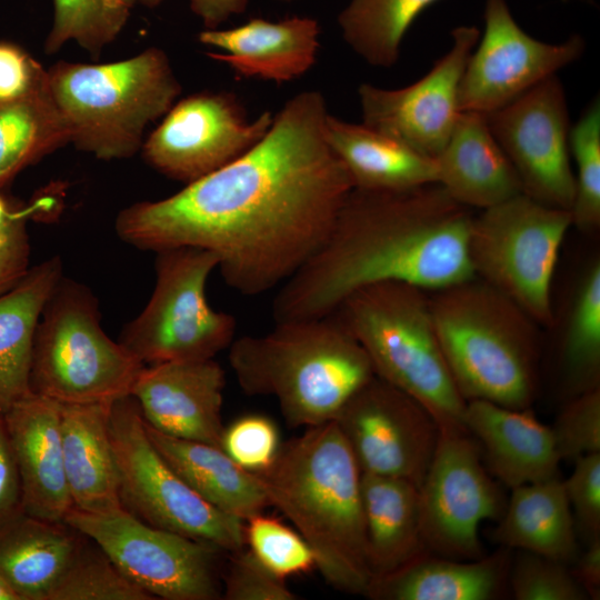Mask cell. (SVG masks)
<instances>
[{"instance_id":"cell-47","label":"cell","mask_w":600,"mask_h":600,"mask_svg":"<svg viewBox=\"0 0 600 600\" xmlns=\"http://www.w3.org/2000/svg\"><path fill=\"white\" fill-rule=\"evenodd\" d=\"M571 572L589 599L600 598V538L587 543L586 551L578 556Z\"/></svg>"},{"instance_id":"cell-40","label":"cell","mask_w":600,"mask_h":600,"mask_svg":"<svg viewBox=\"0 0 600 600\" xmlns=\"http://www.w3.org/2000/svg\"><path fill=\"white\" fill-rule=\"evenodd\" d=\"M550 428L561 461L600 452V388L569 398Z\"/></svg>"},{"instance_id":"cell-2","label":"cell","mask_w":600,"mask_h":600,"mask_svg":"<svg viewBox=\"0 0 600 600\" xmlns=\"http://www.w3.org/2000/svg\"><path fill=\"white\" fill-rule=\"evenodd\" d=\"M473 217L436 182L353 188L326 242L280 286L273 321L329 316L349 294L373 283L436 291L476 277L468 251Z\"/></svg>"},{"instance_id":"cell-46","label":"cell","mask_w":600,"mask_h":600,"mask_svg":"<svg viewBox=\"0 0 600 600\" xmlns=\"http://www.w3.org/2000/svg\"><path fill=\"white\" fill-rule=\"evenodd\" d=\"M21 509L18 466L4 418L0 412V523Z\"/></svg>"},{"instance_id":"cell-10","label":"cell","mask_w":600,"mask_h":600,"mask_svg":"<svg viewBox=\"0 0 600 600\" xmlns=\"http://www.w3.org/2000/svg\"><path fill=\"white\" fill-rule=\"evenodd\" d=\"M217 268V257L206 249L157 251L152 294L118 341L144 366L213 359L228 349L237 321L214 310L206 296L207 281Z\"/></svg>"},{"instance_id":"cell-45","label":"cell","mask_w":600,"mask_h":600,"mask_svg":"<svg viewBox=\"0 0 600 600\" xmlns=\"http://www.w3.org/2000/svg\"><path fill=\"white\" fill-rule=\"evenodd\" d=\"M46 80L47 71L23 49L0 41V102L22 98Z\"/></svg>"},{"instance_id":"cell-34","label":"cell","mask_w":600,"mask_h":600,"mask_svg":"<svg viewBox=\"0 0 600 600\" xmlns=\"http://www.w3.org/2000/svg\"><path fill=\"white\" fill-rule=\"evenodd\" d=\"M560 370L568 399L600 388V262L582 276L560 348Z\"/></svg>"},{"instance_id":"cell-33","label":"cell","mask_w":600,"mask_h":600,"mask_svg":"<svg viewBox=\"0 0 600 600\" xmlns=\"http://www.w3.org/2000/svg\"><path fill=\"white\" fill-rule=\"evenodd\" d=\"M439 0H349L338 16L344 42L368 64L391 68L414 20Z\"/></svg>"},{"instance_id":"cell-5","label":"cell","mask_w":600,"mask_h":600,"mask_svg":"<svg viewBox=\"0 0 600 600\" xmlns=\"http://www.w3.org/2000/svg\"><path fill=\"white\" fill-rule=\"evenodd\" d=\"M433 292L430 302L439 342L466 402L531 408L540 357L536 322L477 277Z\"/></svg>"},{"instance_id":"cell-4","label":"cell","mask_w":600,"mask_h":600,"mask_svg":"<svg viewBox=\"0 0 600 600\" xmlns=\"http://www.w3.org/2000/svg\"><path fill=\"white\" fill-rule=\"evenodd\" d=\"M228 349L242 391L273 397L291 428L334 420L376 376L362 346L332 313L274 322L271 331L237 338Z\"/></svg>"},{"instance_id":"cell-19","label":"cell","mask_w":600,"mask_h":600,"mask_svg":"<svg viewBox=\"0 0 600 600\" xmlns=\"http://www.w3.org/2000/svg\"><path fill=\"white\" fill-rule=\"evenodd\" d=\"M226 373L214 359L144 366L131 396L148 426L170 437L220 447Z\"/></svg>"},{"instance_id":"cell-18","label":"cell","mask_w":600,"mask_h":600,"mask_svg":"<svg viewBox=\"0 0 600 600\" xmlns=\"http://www.w3.org/2000/svg\"><path fill=\"white\" fill-rule=\"evenodd\" d=\"M451 39L449 51L407 87L384 89L361 83L358 97L362 124L437 158L460 113V81L480 31L474 26H459L451 31Z\"/></svg>"},{"instance_id":"cell-42","label":"cell","mask_w":600,"mask_h":600,"mask_svg":"<svg viewBox=\"0 0 600 600\" xmlns=\"http://www.w3.org/2000/svg\"><path fill=\"white\" fill-rule=\"evenodd\" d=\"M224 600H296L298 596L249 550L232 552L221 587Z\"/></svg>"},{"instance_id":"cell-17","label":"cell","mask_w":600,"mask_h":600,"mask_svg":"<svg viewBox=\"0 0 600 600\" xmlns=\"http://www.w3.org/2000/svg\"><path fill=\"white\" fill-rule=\"evenodd\" d=\"M484 31L466 64L458 93L460 111L488 114L577 61L586 50L578 33L560 43L529 36L507 0H486Z\"/></svg>"},{"instance_id":"cell-14","label":"cell","mask_w":600,"mask_h":600,"mask_svg":"<svg viewBox=\"0 0 600 600\" xmlns=\"http://www.w3.org/2000/svg\"><path fill=\"white\" fill-rule=\"evenodd\" d=\"M487 124L514 168L523 193L571 210L576 193L570 162V119L557 74L504 107L484 114Z\"/></svg>"},{"instance_id":"cell-41","label":"cell","mask_w":600,"mask_h":600,"mask_svg":"<svg viewBox=\"0 0 600 600\" xmlns=\"http://www.w3.org/2000/svg\"><path fill=\"white\" fill-rule=\"evenodd\" d=\"M277 424L267 416L244 414L224 427L220 448L242 469L259 474L276 461L281 449Z\"/></svg>"},{"instance_id":"cell-27","label":"cell","mask_w":600,"mask_h":600,"mask_svg":"<svg viewBox=\"0 0 600 600\" xmlns=\"http://www.w3.org/2000/svg\"><path fill=\"white\" fill-rule=\"evenodd\" d=\"M146 429L168 464L216 509L244 522L270 507L258 476L238 466L220 447L170 437L147 423Z\"/></svg>"},{"instance_id":"cell-39","label":"cell","mask_w":600,"mask_h":600,"mask_svg":"<svg viewBox=\"0 0 600 600\" xmlns=\"http://www.w3.org/2000/svg\"><path fill=\"white\" fill-rule=\"evenodd\" d=\"M508 587L516 600H587L568 564L518 550L509 570Z\"/></svg>"},{"instance_id":"cell-25","label":"cell","mask_w":600,"mask_h":600,"mask_svg":"<svg viewBox=\"0 0 600 600\" xmlns=\"http://www.w3.org/2000/svg\"><path fill=\"white\" fill-rule=\"evenodd\" d=\"M112 403L61 404L60 431L73 508L107 512L122 508L109 432Z\"/></svg>"},{"instance_id":"cell-26","label":"cell","mask_w":600,"mask_h":600,"mask_svg":"<svg viewBox=\"0 0 600 600\" xmlns=\"http://www.w3.org/2000/svg\"><path fill=\"white\" fill-rule=\"evenodd\" d=\"M324 134L354 189L398 190L438 181L436 158L362 123H351L329 112Z\"/></svg>"},{"instance_id":"cell-49","label":"cell","mask_w":600,"mask_h":600,"mask_svg":"<svg viewBox=\"0 0 600 600\" xmlns=\"http://www.w3.org/2000/svg\"><path fill=\"white\" fill-rule=\"evenodd\" d=\"M110 3L121 10L129 11L137 4L148 8H154L161 4L164 0H109Z\"/></svg>"},{"instance_id":"cell-12","label":"cell","mask_w":600,"mask_h":600,"mask_svg":"<svg viewBox=\"0 0 600 600\" xmlns=\"http://www.w3.org/2000/svg\"><path fill=\"white\" fill-rule=\"evenodd\" d=\"M63 523L89 538L154 599H221L218 547L151 526L120 508L84 512L72 508Z\"/></svg>"},{"instance_id":"cell-31","label":"cell","mask_w":600,"mask_h":600,"mask_svg":"<svg viewBox=\"0 0 600 600\" xmlns=\"http://www.w3.org/2000/svg\"><path fill=\"white\" fill-rule=\"evenodd\" d=\"M63 277L54 256L29 269L0 294V412L28 396L34 333L46 302Z\"/></svg>"},{"instance_id":"cell-9","label":"cell","mask_w":600,"mask_h":600,"mask_svg":"<svg viewBox=\"0 0 600 600\" xmlns=\"http://www.w3.org/2000/svg\"><path fill=\"white\" fill-rule=\"evenodd\" d=\"M570 210L519 193L473 217L468 251L473 273L516 302L536 323L553 320L551 288Z\"/></svg>"},{"instance_id":"cell-36","label":"cell","mask_w":600,"mask_h":600,"mask_svg":"<svg viewBox=\"0 0 600 600\" xmlns=\"http://www.w3.org/2000/svg\"><path fill=\"white\" fill-rule=\"evenodd\" d=\"M53 23L46 40L48 53L74 41L89 53L98 54L118 37L130 13L109 0H53Z\"/></svg>"},{"instance_id":"cell-32","label":"cell","mask_w":600,"mask_h":600,"mask_svg":"<svg viewBox=\"0 0 600 600\" xmlns=\"http://www.w3.org/2000/svg\"><path fill=\"white\" fill-rule=\"evenodd\" d=\"M70 142V131L46 82L0 102V190L21 170Z\"/></svg>"},{"instance_id":"cell-44","label":"cell","mask_w":600,"mask_h":600,"mask_svg":"<svg viewBox=\"0 0 600 600\" xmlns=\"http://www.w3.org/2000/svg\"><path fill=\"white\" fill-rule=\"evenodd\" d=\"M43 208L42 198L30 206L18 203L11 214L0 223V294L13 288L31 268L27 220Z\"/></svg>"},{"instance_id":"cell-43","label":"cell","mask_w":600,"mask_h":600,"mask_svg":"<svg viewBox=\"0 0 600 600\" xmlns=\"http://www.w3.org/2000/svg\"><path fill=\"white\" fill-rule=\"evenodd\" d=\"M573 520L587 543L600 538V452L579 457L562 480Z\"/></svg>"},{"instance_id":"cell-8","label":"cell","mask_w":600,"mask_h":600,"mask_svg":"<svg viewBox=\"0 0 600 600\" xmlns=\"http://www.w3.org/2000/svg\"><path fill=\"white\" fill-rule=\"evenodd\" d=\"M143 367L104 332L90 289L62 277L34 333L31 392L61 404L112 403L131 396Z\"/></svg>"},{"instance_id":"cell-6","label":"cell","mask_w":600,"mask_h":600,"mask_svg":"<svg viewBox=\"0 0 600 600\" xmlns=\"http://www.w3.org/2000/svg\"><path fill=\"white\" fill-rule=\"evenodd\" d=\"M332 314L362 346L374 374L421 403L441 433L467 432V402L442 352L427 290L373 283L349 294Z\"/></svg>"},{"instance_id":"cell-24","label":"cell","mask_w":600,"mask_h":600,"mask_svg":"<svg viewBox=\"0 0 600 600\" xmlns=\"http://www.w3.org/2000/svg\"><path fill=\"white\" fill-rule=\"evenodd\" d=\"M438 181L457 202L487 209L522 193L520 179L483 114L460 111L436 158Z\"/></svg>"},{"instance_id":"cell-48","label":"cell","mask_w":600,"mask_h":600,"mask_svg":"<svg viewBox=\"0 0 600 600\" xmlns=\"http://www.w3.org/2000/svg\"><path fill=\"white\" fill-rule=\"evenodd\" d=\"M192 12L207 30L218 29L233 16L246 11L249 0H189Z\"/></svg>"},{"instance_id":"cell-20","label":"cell","mask_w":600,"mask_h":600,"mask_svg":"<svg viewBox=\"0 0 600 600\" xmlns=\"http://www.w3.org/2000/svg\"><path fill=\"white\" fill-rule=\"evenodd\" d=\"M2 414L18 466L22 511L63 523L73 503L63 463L60 403L30 392Z\"/></svg>"},{"instance_id":"cell-13","label":"cell","mask_w":600,"mask_h":600,"mask_svg":"<svg viewBox=\"0 0 600 600\" xmlns=\"http://www.w3.org/2000/svg\"><path fill=\"white\" fill-rule=\"evenodd\" d=\"M418 490L421 534L430 552L458 560L486 556L480 523L500 518L504 504L468 432H440Z\"/></svg>"},{"instance_id":"cell-21","label":"cell","mask_w":600,"mask_h":600,"mask_svg":"<svg viewBox=\"0 0 600 600\" xmlns=\"http://www.w3.org/2000/svg\"><path fill=\"white\" fill-rule=\"evenodd\" d=\"M463 422L488 472L510 490L559 477L551 428L532 408L512 409L483 400L466 403Z\"/></svg>"},{"instance_id":"cell-37","label":"cell","mask_w":600,"mask_h":600,"mask_svg":"<svg viewBox=\"0 0 600 600\" xmlns=\"http://www.w3.org/2000/svg\"><path fill=\"white\" fill-rule=\"evenodd\" d=\"M570 156L577 166L572 226L584 232L600 224V101L597 97L571 127Z\"/></svg>"},{"instance_id":"cell-51","label":"cell","mask_w":600,"mask_h":600,"mask_svg":"<svg viewBox=\"0 0 600 600\" xmlns=\"http://www.w3.org/2000/svg\"><path fill=\"white\" fill-rule=\"evenodd\" d=\"M279 1H286V2H289V1H296V0H279Z\"/></svg>"},{"instance_id":"cell-30","label":"cell","mask_w":600,"mask_h":600,"mask_svg":"<svg viewBox=\"0 0 600 600\" xmlns=\"http://www.w3.org/2000/svg\"><path fill=\"white\" fill-rule=\"evenodd\" d=\"M361 496L372 577L390 573L429 551L421 534L414 483L361 472Z\"/></svg>"},{"instance_id":"cell-15","label":"cell","mask_w":600,"mask_h":600,"mask_svg":"<svg viewBox=\"0 0 600 600\" xmlns=\"http://www.w3.org/2000/svg\"><path fill=\"white\" fill-rule=\"evenodd\" d=\"M272 120L270 111L249 120L229 92H200L173 103L141 148L151 167L187 184L252 148Z\"/></svg>"},{"instance_id":"cell-23","label":"cell","mask_w":600,"mask_h":600,"mask_svg":"<svg viewBox=\"0 0 600 600\" xmlns=\"http://www.w3.org/2000/svg\"><path fill=\"white\" fill-rule=\"evenodd\" d=\"M511 549L500 547L477 560L427 551L399 569L372 577L364 597L373 600H492L509 581Z\"/></svg>"},{"instance_id":"cell-38","label":"cell","mask_w":600,"mask_h":600,"mask_svg":"<svg viewBox=\"0 0 600 600\" xmlns=\"http://www.w3.org/2000/svg\"><path fill=\"white\" fill-rule=\"evenodd\" d=\"M244 522L248 550L278 577L286 579L316 567L311 548L296 529L262 512Z\"/></svg>"},{"instance_id":"cell-7","label":"cell","mask_w":600,"mask_h":600,"mask_svg":"<svg viewBox=\"0 0 600 600\" xmlns=\"http://www.w3.org/2000/svg\"><path fill=\"white\" fill-rule=\"evenodd\" d=\"M47 79L70 142L102 160L132 157L147 126L164 116L181 91L158 48L109 63L59 62Z\"/></svg>"},{"instance_id":"cell-28","label":"cell","mask_w":600,"mask_h":600,"mask_svg":"<svg viewBox=\"0 0 600 600\" xmlns=\"http://www.w3.org/2000/svg\"><path fill=\"white\" fill-rule=\"evenodd\" d=\"M492 531L500 547L537 553L568 566L578 558L576 523L559 477L511 489Z\"/></svg>"},{"instance_id":"cell-35","label":"cell","mask_w":600,"mask_h":600,"mask_svg":"<svg viewBox=\"0 0 600 600\" xmlns=\"http://www.w3.org/2000/svg\"><path fill=\"white\" fill-rule=\"evenodd\" d=\"M94 543V542H93ZM99 548L79 544L48 600H153Z\"/></svg>"},{"instance_id":"cell-3","label":"cell","mask_w":600,"mask_h":600,"mask_svg":"<svg viewBox=\"0 0 600 600\" xmlns=\"http://www.w3.org/2000/svg\"><path fill=\"white\" fill-rule=\"evenodd\" d=\"M257 476L270 506L292 522L311 548L326 582L364 596L372 574L361 470L336 421L307 428L281 446L273 464Z\"/></svg>"},{"instance_id":"cell-1","label":"cell","mask_w":600,"mask_h":600,"mask_svg":"<svg viewBox=\"0 0 600 600\" xmlns=\"http://www.w3.org/2000/svg\"><path fill=\"white\" fill-rule=\"evenodd\" d=\"M328 107L306 90L273 113L252 148L164 199L121 210L116 232L148 251H211L243 296L280 287L322 247L353 189L324 134Z\"/></svg>"},{"instance_id":"cell-29","label":"cell","mask_w":600,"mask_h":600,"mask_svg":"<svg viewBox=\"0 0 600 600\" xmlns=\"http://www.w3.org/2000/svg\"><path fill=\"white\" fill-rule=\"evenodd\" d=\"M79 544L67 524L20 510L0 523V577L19 600H48Z\"/></svg>"},{"instance_id":"cell-50","label":"cell","mask_w":600,"mask_h":600,"mask_svg":"<svg viewBox=\"0 0 600 600\" xmlns=\"http://www.w3.org/2000/svg\"><path fill=\"white\" fill-rule=\"evenodd\" d=\"M0 600H19L14 591L0 577Z\"/></svg>"},{"instance_id":"cell-22","label":"cell","mask_w":600,"mask_h":600,"mask_svg":"<svg viewBox=\"0 0 600 600\" xmlns=\"http://www.w3.org/2000/svg\"><path fill=\"white\" fill-rule=\"evenodd\" d=\"M321 28L309 17L271 21L253 18L229 29L203 30L199 41L222 52L208 56L228 64L236 74L277 83L308 72L317 60Z\"/></svg>"},{"instance_id":"cell-11","label":"cell","mask_w":600,"mask_h":600,"mask_svg":"<svg viewBox=\"0 0 600 600\" xmlns=\"http://www.w3.org/2000/svg\"><path fill=\"white\" fill-rule=\"evenodd\" d=\"M109 432L121 506L140 520L210 544L222 551L243 549V521L199 497L152 444L132 396L112 402Z\"/></svg>"},{"instance_id":"cell-16","label":"cell","mask_w":600,"mask_h":600,"mask_svg":"<svg viewBox=\"0 0 600 600\" xmlns=\"http://www.w3.org/2000/svg\"><path fill=\"white\" fill-rule=\"evenodd\" d=\"M361 472L421 484L440 438L431 413L416 399L374 376L334 419Z\"/></svg>"}]
</instances>
